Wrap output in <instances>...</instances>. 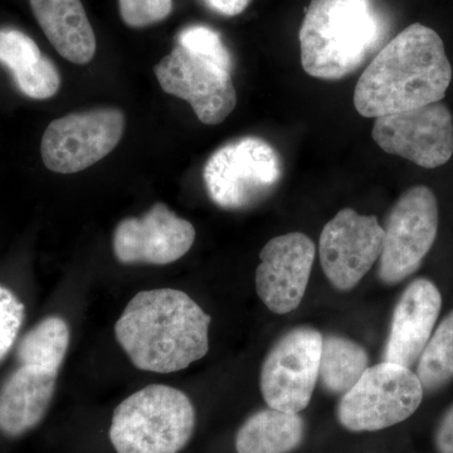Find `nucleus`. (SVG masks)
<instances>
[{
    "instance_id": "obj_1",
    "label": "nucleus",
    "mask_w": 453,
    "mask_h": 453,
    "mask_svg": "<svg viewBox=\"0 0 453 453\" xmlns=\"http://www.w3.org/2000/svg\"><path fill=\"white\" fill-rule=\"evenodd\" d=\"M452 81L445 44L434 29L414 23L384 44L360 76L354 106L377 119L440 103Z\"/></svg>"
},
{
    "instance_id": "obj_2",
    "label": "nucleus",
    "mask_w": 453,
    "mask_h": 453,
    "mask_svg": "<svg viewBox=\"0 0 453 453\" xmlns=\"http://www.w3.org/2000/svg\"><path fill=\"white\" fill-rule=\"evenodd\" d=\"M211 318L186 292L157 288L136 294L115 325L122 350L140 371H184L210 350Z\"/></svg>"
},
{
    "instance_id": "obj_3",
    "label": "nucleus",
    "mask_w": 453,
    "mask_h": 453,
    "mask_svg": "<svg viewBox=\"0 0 453 453\" xmlns=\"http://www.w3.org/2000/svg\"><path fill=\"white\" fill-rule=\"evenodd\" d=\"M389 32L380 0H311L300 28L301 65L315 79H342L377 55Z\"/></svg>"
},
{
    "instance_id": "obj_4",
    "label": "nucleus",
    "mask_w": 453,
    "mask_h": 453,
    "mask_svg": "<svg viewBox=\"0 0 453 453\" xmlns=\"http://www.w3.org/2000/svg\"><path fill=\"white\" fill-rule=\"evenodd\" d=\"M195 428L189 396L174 387L150 384L116 407L109 436L118 453H178Z\"/></svg>"
},
{
    "instance_id": "obj_5",
    "label": "nucleus",
    "mask_w": 453,
    "mask_h": 453,
    "mask_svg": "<svg viewBox=\"0 0 453 453\" xmlns=\"http://www.w3.org/2000/svg\"><path fill=\"white\" fill-rule=\"evenodd\" d=\"M281 177L279 153L266 140L256 136L220 146L203 170L208 196L225 210H243L261 202Z\"/></svg>"
},
{
    "instance_id": "obj_6",
    "label": "nucleus",
    "mask_w": 453,
    "mask_h": 453,
    "mask_svg": "<svg viewBox=\"0 0 453 453\" xmlns=\"http://www.w3.org/2000/svg\"><path fill=\"white\" fill-rule=\"evenodd\" d=\"M423 393L412 369L387 362L368 366L356 386L340 399V425L351 432L392 427L416 413Z\"/></svg>"
},
{
    "instance_id": "obj_7",
    "label": "nucleus",
    "mask_w": 453,
    "mask_h": 453,
    "mask_svg": "<svg viewBox=\"0 0 453 453\" xmlns=\"http://www.w3.org/2000/svg\"><path fill=\"white\" fill-rule=\"evenodd\" d=\"M438 231V204L426 186L410 188L390 211L384 228L378 277L396 285L413 275L431 251Z\"/></svg>"
},
{
    "instance_id": "obj_8",
    "label": "nucleus",
    "mask_w": 453,
    "mask_h": 453,
    "mask_svg": "<svg viewBox=\"0 0 453 453\" xmlns=\"http://www.w3.org/2000/svg\"><path fill=\"white\" fill-rule=\"evenodd\" d=\"M323 335L311 326L283 334L268 351L259 388L268 407L299 414L308 407L319 380Z\"/></svg>"
},
{
    "instance_id": "obj_9",
    "label": "nucleus",
    "mask_w": 453,
    "mask_h": 453,
    "mask_svg": "<svg viewBox=\"0 0 453 453\" xmlns=\"http://www.w3.org/2000/svg\"><path fill=\"white\" fill-rule=\"evenodd\" d=\"M125 118L116 109L74 112L50 122L41 142L44 165L73 174L107 157L122 138Z\"/></svg>"
},
{
    "instance_id": "obj_10",
    "label": "nucleus",
    "mask_w": 453,
    "mask_h": 453,
    "mask_svg": "<svg viewBox=\"0 0 453 453\" xmlns=\"http://www.w3.org/2000/svg\"><path fill=\"white\" fill-rule=\"evenodd\" d=\"M372 140L381 150L425 169L445 165L453 155V118L442 103L375 119Z\"/></svg>"
},
{
    "instance_id": "obj_11",
    "label": "nucleus",
    "mask_w": 453,
    "mask_h": 453,
    "mask_svg": "<svg viewBox=\"0 0 453 453\" xmlns=\"http://www.w3.org/2000/svg\"><path fill=\"white\" fill-rule=\"evenodd\" d=\"M154 73L164 92L189 103L203 124H220L237 105L231 73L183 47L164 57Z\"/></svg>"
},
{
    "instance_id": "obj_12",
    "label": "nucleus",
    "mask_w": 453,
    "mask_h": 453,
    "mask_svg": "<svg viewBox=\"0 0 453 453\" xmlns=\"http://www.w3.org/2000/svg\"><path fill=\"white\" fill-rule=\"evenodd\" d=\"M384 228L377 217L345 208L325 225L320 262L325 276L339 291H350L380 259Z\"/></svg>"
},
{
    "instance_id": "obj_13",
    "label": "nucleus",
    "mask_w": 453,
    "mask_h": 453,
    "mask_svg": "<svg viewBox=\"0 0 453 453\" xmlns=\"http://www.w3.org/2000/svg\"><path fill=\"white\" fill-rule=\"evenodd\" d=\"M196 241V229L164 203L142 217L122 219L113 234V253L125 265L173 264L186 256Z\"/></svg>"
},
{
    "instance_id": "obj_14",
    "label": "nucleus",
    "mask_w": 453,
    "mask_h": 453,
    "mask_svg": "<svg viewBox=\"0 0 453 453\" xmlns=\"http://www.w3.org/2000/svg\"><path fill=\"white\" fill-rule=\"evenodd\" d=\"M315 244L301 232L279 235L259 252L256 290L270 311L285 315L299 308L315 259Z\"/></svg>"
},
{
    "instance_id": "obj_15",
    "label": "nucleus",
    "mask_w": 453,
    "mask_h": 453,
    "mask_svg": "<svg viewBox=\"0 0 453 453\" xmlns=\"http://www.w3.org/2000/svg\"><path fill=\"white\" fill-rule=\"evenodd\" d=\"M442 296L431 280L416 279L405 288L393 311L383 362L412 369L434 333Z\"/></svg>"
},
{
    "instance_id": "obj_16",
    "label": "nucleus",
    "mask_w": 453,
    "mask_h": 453,
    "mask_svg": "<svg viewBox=\"0 0 453 453\" xmlns=\"http://www.w3.org/2000/svg\"><path fill=\"white\" fill-rule=\"evenodd\" d=\"M58 374L20 365L0 388V431L17 438L37 427L56 392Z\"/></svg>"
},
{
    "instance_id": "obj_17",
    "label": "nucleus",
    "mask_w": 453,
    "mask_h": 453,
    "mask_svg": "<svg viewBox=\"0 0 453 453\" xmlns=\"http://www.w3.org/2000/svg\"><path fill=\"white\" fill-rule=\"evenodd\" d=\"M33 14L57 52L86 65L96 55V35L81 0H29Z\"/></svg>"
},
{
    "instance_id": "obj_18",
    "label": "nucleus",
    "mask_w": 453,
    "mask_h": 453,
    "mask_svg": "<svg viewBox=\"0 0 453 453\" xmlns=\"http://www.w3.org/2000/svg\"><path fill=\"white\" fill-rule=\"evenodd\" d=\"M305 436V422L299 414L266 408L253 413L238 429L237 453H290Z\"/></svg>"
},
{
    "instance_id": "obj_19",
    "label": "nucleus",
    "mask_w": 453,
    "mask_h": 453,
    "mask_svg": "<svg viewBox=\"0 0 453 453\" xmlns=\"http://www.w3.org/2000/svg\"><path fill=\"white\" fill-rule=\"evenodd\" d=\"M368 353L354 340L326 335L321 344L319 381L330 395H344L368 369Z\"/></svg>"
},
{
    "instance_id": "obj_20",
    "label": "nucleus",
    "mask_w": 453,
    "mask_h": 453,
    "mask_svg": "<svg viewBox=\"0 0 453 453\" xmlns=\"http://www.w3.org/2000/svg\"><path fill=\"white\" fill-rule=\"evenodd\" d=\"M70 327L59 316H47L23 336L17 348L20 365L58 374L70 347Z\"/></svg>"
},
{
    "instance_id": "obj_21",
    "label": "nucleus",
    "mask_w": 453,
    "mask_h": 453,
    "mask_svg": "<svg viewBox=\"0 0 453 453\" xmlns=\"http://www.w3.org/2000/svg\"><path fill=\"white\" fill-rule=\"evenodd\" d=\"M423 392H437L453 380V310L432 333L417 363Z\"/></svg>"
},
{
    "instance_id": "obj_22",
    "label": "nucleus",
    "mask_w": 453,
    "mask_h": 453,
    "mask_svg": "<svg viewBox=\"0 0 453 453\" xmlns=\"http://www.w3.org/2000/svg\"><path fill=\"white\" fill-rule=\"evenodd\" d=\"M178 46L232 73V56L219 32L207 26H189L179 33Z\"/></svg>"
},
{
    "instance_id": "obj_23",
    "label": "nucleus",
    "mask_w": 453,
    "mask_h": 453,
    "mask_svg": "<svg viewBox=\"0 0 453 453\" xmlns=\"http://www.w3.org/2000/svg\"><path fill=\"white\" fill-rule=\"evenodd\" d=\"M17 88L33 100H47L55 96L61 86V76L55 64L42 57L37 64L13 73Z\"/></svg>"
},
{
    "instance_id": "obj_24",
    "label": "nucleus",
    "mask_w": 453,
    "mask_h": 453,
    "mask_svg": "<svg viewBox=\"0 0 453 453\" xmlns=\"http://www.w3.org/2000/svg\"><path fill=\"white\" fill-rule=\"evenodd\" d=\"M43 57L40 47L18 29H0V64L12 74L37 64Z\"/></svg>"
},
{
    "instance_id": "obj_25",
    "label": "nucleus",
    "mask_w": 453,
    "mask_h": 453,
    "mask_svg": "<svg viewBox=\"0 0 453 453\" xmlns=\"http://www.w3.org/2000/svg\"><path fill=\"white\" fill-rule=\"evenodd\" d=\"M25 305L13 291L0 285V362L16 342L25 320Z\"/></svg>"
},
{
    "instance_id": "obj_26",
    "label": "nucleus",
    "mask_w": 453,
    "mask_h": 453,
    "mask_svg": "<svg viewBox=\"0 0 453 453\" xmlns=\"http://www.w3.org/2000/svg\"><path fill=\"white\" fill-rule=\"evenodd\" d=\"M122 20L133 28L157 25L170 16L173 0H119Z\"/></svg>"
},
{
    "instance_id": "obj_27",
    "label": "nucleus",
    "mask_w": 453,
    "mask_h": 453,
    "mask_svg": "<svg viewBox=\"0 0 453 453\" xmlns=\"http://www.w3.org/2000/svg\"><path fill=\"white\" fill-rule=\"evenodd\" d=\"M434 441L437 453H453V404L438 422Z\"/></svg>"
},
{
    "instance_id": "obj_28",
    "label": "nucleus",
    "mask_w": 453,
    "mask_h": 453,
    "mask_svg": "<svg viewBox=\"0 0 453 453\" xmlns=\"http://www.w3.org/2000/svg\"><path fill=\"white\" fill-rule=\"evenodd\" d=\"M211 11L226 17H234L249 7L251 0H203Z\"/></svg>"
}]
</instances>
